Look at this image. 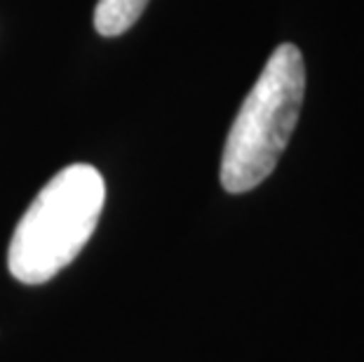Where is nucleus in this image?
Masks as SVG:
<instances>
[{"label": "nucleus", "instance_id": "f257e3e1", "mask_svg": "<svg viewBox=\"0 0 364 362\" xmlns=\"http://www.w3.org/2000/svg\"><path fill=\"white\" fill-rule=\"evenodd\" d=\"M104 176L92 165H68L45 183L17 221L7 268L24 284H43L78 257L102 217Z\"/></svg>", "mask_w": 364, "mask_h": 362}, {"label": "nucleus", "instance_id": "f03ea898", "mask_svg": "<svg viewBox=\"0 0 364 362\" xmlns=\"http://www.w3.org/2000/svg\"><path fill=\"white\" fill-rule=\"evenodd\" d=\"M304 92V57L296 45L284 43L270 55L230 125L221 158L228 193H247L273 174L299 122Z\"/></svg>", "mask_w": 364, "mask_h": 362}, {"label": "nucleus", "instance_id": "7ed1b4c3", "mask_svg": "<svg viewBox=\"0 0 364 362\" xmlns=\"http://www.w3.org/2000/svg\"><path fill=\"white\" fill-rule=\"evenodd\" d=\"M149 0H99L95 10V28L106 38L125 33L136 24Z\"/></svg>", "mask_w": 364, "mask_h": 362}]
</instances>
